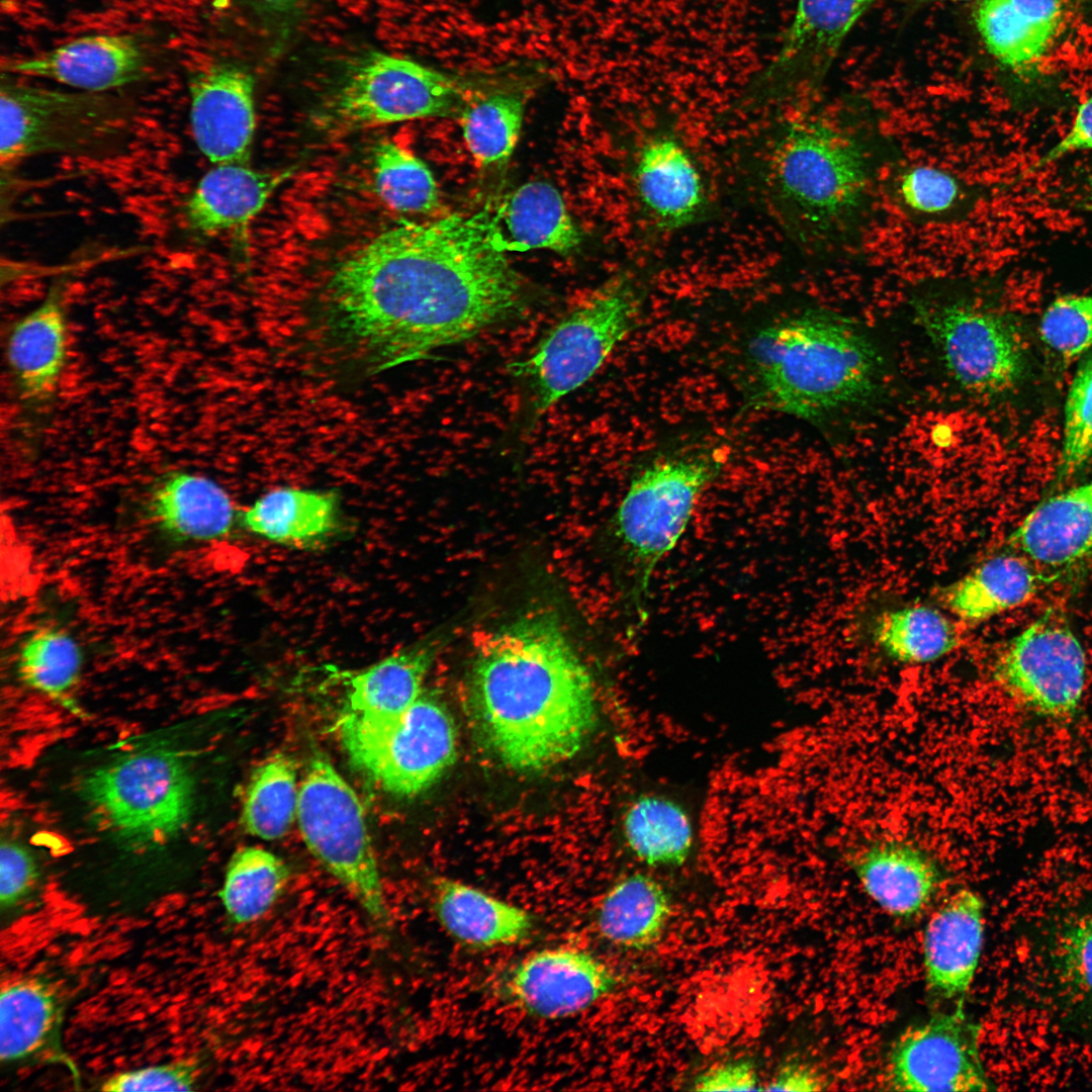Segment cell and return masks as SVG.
<instances>
[{
    "label": "cell",
    "instance_id": "obj_59",
    "mask_svg": "<svg viewBox=\"0 0 1092 1092\" xmlns=\"http://www.w3.org/2000/svg\"><path fill=\"white\" fill-rule=\"evenodd\" d=\"M169 1001H171V998L169 997V995H168V994L162 995V996H161V997L159 998V1003H160V1004H162V1005H163V1004H165V1003H167V1002H169Z\"/></svg>",
    "mask_w": 1092,
    "mask_h": 1092
},
{
    "label": "cell",
    "instance_id": "obj_20",
    "mask_svg": "<svg viewBox=\"0 0 1092 1092\" xmlns=\"http://www.w3.org/2000/svg\"><path fill=\"white\" fill-rule=\"evenodd\" d=\"M984 903L974 891L951 894L931 915L922 936L925 982L943 1000H962L980 962Z\"/></svg>",
    "mask_w": 1092,
    "mask_h": 1092
},
{
    "label": "cell",
    "instance_id": "obj_4",
    "mask_svg": "<svg viewBox=\"0 0 1092 1092\" xmlns=\"http://www.w3.org/2000/svg\"><path fill=\"white\" fill-rule=\"evenodd\" d=\"M882 353L855 320L807 307L760 329L744 359V404L821 423L882 396Z\"/></svg>",
    "mask_w": 1092,
    "mask_h": 1092
},
{
    "label": "cell",
    "instance_id": "obj_31",
    "mask_svg": "<svg viewBox=\"0 0 1092 1092\" xmlns=\"http://www.w3.org/2000/svg\"><path fill=\"white\" fill-rule=\"evenodd\" d=\"M63 1002L57 984L24 978L0 993V1060L10 1063L59 1048Z\"/></svg>",
    "mask_w": 1092,
    "mask_h": 1092
},
{
    "label": "cell",
    "instance_id": "obj_28",
    "mask_svg": "<svg viewBox=\"0 0 1092 1092\" xmlns=\"http://www.w3.org/2000/svg\"><path fill=\"white\" fill-rule=\"evenodd\" d=\"M291 171H256L242 164H221L197 183L185 206L189 230L210 235L247 225Z\"/></svg>",
    "mask_w": 1092,
    "mask_h": 1092
},
{
    "label": "cell",
    "instance_id": "obj_57",
    "mask_svg": "<svg viewBox=\"0 0 1092 1092\" xmlns=\"http://www.w3.org/2000/svg\"><path fill=\"white\" fill-rule=\"evenodd\" d=\"M161 1005H162V1004H160V1003H153V1004H151V1005L149 1006V1008H148V1011H149V1013H150V1014H154V1013H157V1012H158V1011L160 1010V1008H161Z\"/></svg>",
    "mask_w": 1092,
    "mask_h": 1092
},
{
    "label": "cell",
    "instance_id": "obj_10",
    "mask_svg": "<svg viewBox=\"0 0 1092 1092\" xmlns=\"http://www.w3.org/2000/svg\"><path fill=\"white\" fill-rule=\"evenodd\" d=\"M339 731L353 765L395 796L426 791L456 755L457 733L449 711L423 694L394 717L370 718L346 711Z\"/></svg>",
    "mask_w": 1092,
    "mask_h": 1092
},
{
    "label": "cell",
    "instance_id": "obj_11",
    "mask_svg": "<svg viewBox=\"0 0 1092 1092\" xmlns=\"http://www.w3.org/2000/svg\"><path fill=\"white\" fill-rule=\"evenodd\" d=\"M127 111L94 92L70 93L2 80L0 162L10 168L41 154H96L124 133Z\"/></svg>",
    "mask_w": 1092,
    "mask_h": 1092
},
{
    "label": "cell",
    "instance_id": "obj_19",
    "mask_svg": "<svg viewBox=\"0 0 1092 1092\" xmlns=\"http://www.w3.org/2000/svg\"><path fill=\"white\" fill-rule=\"evenodd\" d=\"M148 55L130 34L80 37L31 58L13 60L3 72L52 79L89 92L124 86L145 77Z\"/></svg>",
    "mask_w": 1092,
    "mask_h": 1092
},
{
    "label": "cell",
    "instance_id": "obj_12",
    "mask_svg": "<svg viewBox=\"0 0 1092 1092\" xmlns=\"http://www.w3.org/2000/svg\"><path fill=\"white\" fill-rule=\"evenodd\" d=\"M712 453L656 461L631 482L614 516V533L634 569L635 592L648 588L657 563L684 535L699 496L718 476Z\"/></svg>",
    "mask_w": 1092,
    "mask_h": 1092
},
{
    "label": "cell",
    "instance_id": "obj_35",
    "mask_svg": "<svg viewBox=\"0 0 1092 1092\" xmlns=\"http://www.w3.org/2000/svg\"><path fill=\"white\" fill-rule=\"evenodd\" d=\"M669 898L649 876L636 873L616 883L602 899L596 926L609 942L629 948L653 943L669 917Z\"/></svg>",
    "mask_w": 1092,
    "mask_h": 1092
},
{
    "label": "cell",
    "instance_id": "obj_46",
    "mask_svg": "<svg viewBox=\"0 0 1092 1092\" xmlns=\"http://www.w3.org/2000/svg\"><path fill=\"white\" fill-rule=\"evenodd\" d=\"M37 864L22 844L2 840L0 846V903L3 909L17 905L36 883Z\"/></svg>",
    "mask_w": 1092,
    "mask_h": 1092
},
{
    "label": "cell",
    "instance_id": "obj_53",
    "mask_svg": "<svg viewBox=\"0 0 1092 1092\" xmlns=\"http://www.w3.org/2000/svg\"><path fill=\"white\" fill-rule=\"evenodd\" d=\"M145 1017H146V1013H144V1012H142V1011H136V1012L132 1013V1014H131V1015H130V1016L128 1017V1019H129L130 1021H143V1020L145 1019Z\"/></svg>",
    "mask_w": 1092,
    "mask_h": 1092
},
{
    "label": "cell",
    "instance_id": "obj_27",
    "mask_svg": "<svg viewBox=\"0 0 1092 1092\" xmlns=\"http://www.w3.org/2000/svg\"><path fill=\"white\" fill-rule=\"evenodd\" d=\"M147 500V514L156 528L179 541L221 539L236 520L233 500L218 483L185 470L158 477Z\"/></svg>",
    "mask_w": 1092,
    "mask_h": 1092
},
{
    "label": "cell",
    "instance_id": "obj_32",
    "mask_svg": "<svg viewBox=\"0 0 1092 1092\" xmlns=\"http://www.w3.org/2000/svg\"><path fill=\"white\" fill-rule=\"evenodd\" d=\"M249 532L283 545L308 547L324 541L339 524V500L332 491L284 487L272 490L240 517Z\"/></svg>",
    "mask_w": 1092,
    "mask_h": 1092
},
{
    "label": "cell",
    "instance_id": "obj_5",
    "mask_svg": "<svg viewBox=\"0 0 1092 1092\" xmlns=\"http://www.w3.org/2000/svg\"><path fill=\"white\" fill-rule=\"evenodd\" d=\"M504 70L456 74L378 51L353 58L318 110L327 128L359 129L426 117H459Z\"/></svg>",
    "mask_w": 1092,
    "mask_h": 1092
},
{
    "label": "cell",
    "instance_id": "obj_21",
    "mask_svg": "<svg viewBox=\"0 0 1092 1092\" xmlns=\"http://www.w3.org/2000/svg\"><path fill=\"white\" fill-rule=\"evenodd\" d=\"M483 213L490 243L505 254L549 250L568 255L583 241L560 192L545 181L521 185Z\"/></svg>",
    "mask_w": 1092,
    "mask_h": 1092
},
{
    "label": "cell",
    "instance_id": "obj_29",
    "mask_svg": "<svg viewBox=\"0 0 1092 1092\" xmlns=\"http://www.w3.org/2000/svg\"><path fill=\"white\" fill-rule=\"evenodd\" d=\"M1063 20L1062 0H981L974 22L988 52L1018 71L1039 60Z\"/></svg>",
    "mask_w": 1092,
    "mask_h": 1092
},
{
    "label": "cell",
    "instance_id": "obj_13",
    "mask_svg": "<svg viewBox=\"0 0 1092 1092\" xmlns=\"http://www.w3.org/2000/svg\"><path fill=\"white\" fill-rule=\"evenodd\" d=\"M1086 666L1078 637L1064 618L1049 612L1005 646L994 674L1024 708L1044 718L1067 720L1082 702Z\"/></svg>",
    "mask_w": 1092,
    "mask_h": 1092
},
{
    "label": "cell",
    "instance_id": "obj_9",
    "mask_svg": "<svg viewBox=\"0 0 1092 1092\" xmlns=\"http://www.w3.org/2000/svg\"><path fill=\"white\" fill-rule=\"evenodd\" d=\"M296 818L311 854L358 901L372 926L390 933L392 917L365 822L351 786L322 753L309 760Z\"/></svg>",
    "mask_w": 1092,
    "mask_h": 1092
},
{
    "label": "cell",
    "instance_id": "obj_2",
    "mask_svg": "<svg viewBox=\"0 0 1092 1092\" xmlns=\"http://www.w3.org/2000/svg\"><path fill=\"white\" fill-rule=\"evenodd\" d=\"M465 689L479 740L519 770L571 757L596 725L594 680L550 612L524 615L482 639Z\"/></svg>",
    "mask_w": 1092,
    "mask_h": 1092
},
{
    "label": "cell",
    "instance_id": "obj_3",
    "mask_svg": "<svg viewBox=\"0 0 1092 1092\" xmlns=\"http://www.w3.org/2000/svg\"><path fill=\"white\" fill-rule=\"evenodd\" d=\"M904 156L869 106L842 103L785 117L768 143V200L790 238L817 257H840L866 242L888 167Z\"/></svg>",
    "mask_w": 1092,
    "mask_h": 1092
},
{
    "label": "cell",
    "instance_id": "obj_16",
    "mask_svg": "<svg viewBox=\"0 0 1092 1092\" xmlns=\"http://www.w3.org/2000/svg\"><path fill=\"white\" fill-rule=\"evenodd\" d=\"M614 972L590 952L569 946L534 951L505 969L494 983L506 1003L539 1019L581 1013L611 993Z\"/></svg>",
    "mask_w": 1092,
    "mask_h": 1092
},
{
    "label": "cell",
    "instance_id": "obj_52",
    "mask_svg": "<svg viewBox=\"0 0 1092 1092\" xmlns=\"http://www.w3.org/2000/svg\"><path fill=\"white\" fill-rule=\"evenodd\" d=\"M961 1H969V0H910V1H909V6H908V8H909V9H910L911 11H915V10H917V9H920V8H923V7H925V6H928V5H931V4H935V3H941V2H961Z\"/></svg>",
    "mask_w": 1092,
    "mask_h": 1092
},
{
    "label": "cell",
    "instance_id": "obj_17",
    "mask_svg": "<svg viewBox=\"0 0 1092 1092\" xmlns=\"http://www.w3.org/2000/svg\"><path fill=\"white\" fill-rule=\"evenodd\" d=\"M630 178L639 218L655 235L688 230L709 209L703 168L688 144L669 130H656L640 142Z\"/></svg>",
    "mask_w": 1092,
    "mask_h": 1092
},
{
    "label": "cell",
    "instance_id": "obj_51",
    "mask_svg": "<svg viewBox=\"0 0 1092 1092\" xmlns=\"http://www.w3.org/2000/svg\"><path fill=\"white\" fill-rule=\"evenodd\" d=\"M932 440L939 447H946L952 441L951 429L943 424L936 425L931 433Z\"/></svg>",
    "mask_w": 1092,
    "mask_h": 1092
},
{
    "label": "cell",
    "instance_id": "obj_47",
    "mask_svg": "<svg viewBox=\"0 0 1092 1092\" xmlns=\"http://www.w3.org/2000/svg\"><path fill=\"white\" fill-rule=\"evenodd\" d=\"M1092 151V93L1078 106L1066 133L1038 160L1042 167L1069 155Z\"/></svg>",
    "mask_w": 1092,
    "mask_h": 1092
},
{
    "label": "cell",
    "instance_id": "obj_18",
    "mask_svg": "<svg viewBox=\"0 0 1092 1092\" xmlns=\"http://www.w3.org/2000/svg\"><path fill=\"white\" fill-rule=\"evenodd\" d=\"M190 124L200 152L213 164L246 165L256 128L255 80L242 66L213 64L189 81Z\"/></svg>",
    "mask_w": 1092,
    "mask_h": 1092
},
{
    "label": "cell",
    "instance_id": "obj_6",
    "mask_svg": "<svg viewBox=\"0 0 1092 1092\" xmlns=\"http://www.w3.org/2000/svg\"><path fill=\"white\" fill-rule=\"evenodd\" d=\"M645 296L640 278L616 276L566 313L528 357L508 365L527 388L531 421L595 375L633 330Z\"/></svg>",
    "mask_w": 1092,
    "mask_h": 1092
},
{
    "label": "cell",
    "instance_id": "obj_42",
    "mask_svg": "<svg viewBox=\"0 0 1092 1092\" xmlns=\"http://www.w3.org/2000/svg\"><path fill=\"white\" fill-rule=\"evenodd\" d=\"M1092 461V353L1080 365L1065 404L1059 480L1080 472Z\"/></svg>",
    "mask_w": 1092,
    "mask_h": 1092
},
{
    "label": "cell",
    "instance_id": "obj_25",
    "mask_svg": "<svg viewBox=\"0 0 1092 1092\" xmlns=\"http://www.w3.org/2000/svg\"><path fill=\"white\" fill-rule=\"evenodd\" d=\"M1022 557L1049 570H1066L1092 556V480L1050 496L1011 533Z\"/></svg>",
    "mask_w": 1092,
    "mask_h": 1092
},
{
    "label": "cell",
    "instance_id": "obj_33",
    "mask_svg": "<svg viewBox=\"0 0 1092 1092\" xmlns=\"http://www.w3.org/2000/svg\"><path fill=\"white\" fill-rule=\"evenodd\" d=\"M1040 576L1022 556L992 557L942 592L947 610L966 624H979L1016 608L1036 592Z\"/></svg>",
    "mask_w": 1092,
    "mask_h": 1092
},
{
    "label": "cell",
    "instance_id": "obj_41",
    "mask_svg": "<svg viewBox=\"0 0 1092 1092\" xmlns=\"http://www.w3.org/2000/svg\"><path fill=\"white\" fill-rule=\"evenodd\" d=\"M376 193L391 208L430 214L439 207V190L429 167L411 152L391 142L373 152Z\"/></svg>",
    "mask_w": 1092,
    "mask_h": 1092
},
{
    "label": "cell",
    "instance_id": "obj_60",
    "mask_svg": "<svg viewBox=\"0 0 1092 1092\" xmlns=\"http://www.w3.org/2000/svg\"><path fill=\"white\" fill-rule=\"evenodd\" d=\"M184 1039H185V1036L176 1034L175 1037L172 1039V1042L173 1043H182L184 1041Z\"/></svg>",
    "mask_w": 1092,
    "mask_h": 1092
},
{
    "label": "cell",
    "instance_id": "obj_24",
    "mask_svg": "<svg viewBox=\"0 0 1092 1092\" xmlns=\"http://www.w3.org/2000/svg\"><path fill=\"white\" fill-rule=\"evenodd\" d=\"M850 866L867 895L885 912L904 920L924 911L943 882L937 860L903 840L868 845L851 858Z\"/></svg>",
    "mask_w": 1092,
    "mask_h": 1092
},
{
    "label": "cell",
    "instance_id": "obj_14",
    "mask_svg": "<svg viewBox=\"0 0 1092 1092\" xmlns=\"http://www.w3.org/2000/svg\"><path fill=\"white\" fill-rule=\"evenodd\" d=\"M874 0H798L775 59L748 85L744 104L785 105L817 93L840 48Z\"/></svg>",
    "mask_w": 1092,
    "mask_h": 1092
},
{
    "label": "cell",
    "instance_id": "obj_26",
    "mask_svg": "<svg viewBox=\"0 0 1092 1092\" xmlns=\"http://www.w3.org/2000/svg\"><path fill=\"white\" fill-rule=\"evenodd\" d=\"M431 908L447 934L477 949L524 942L536 928L527 909L448 878L435 881Z\"/></svg>",
    "mask_w": 1092,
    "mask_h": 1092
},
{
    "label": "cell",
    "instance_id": "obj_22",
    "mask_svg": "<svg viewBox=\"0 0 1092 1092\" xmlns=\"http://www.w3.org/2000/svg\"><path fill=\"white\" fill-rule=\"evenodd\" d=\"M881 191L898 215L920 228L963 224L982 197L981 188L961 173L905 156L888 167Z\"/></svg>",
    "mask_w": 1092,
    "mask_h": 1092
},
{
    "label": "cell",
    "instance_id": "obj_1",
    "mask_svg": "<svg viewBox=\"0 0 1092 1092\" xmlns=\"http://www.w3.org/2000/svg\"><path fill=\"white\" fill-rule=\"evenodd\" d=\"M328 297L373 372L430 358L526 307L525 284L490 243L482 210L381 233L340 264Z\"/></svg>",
    "mask_w": 1092,
    "mask_h": 1092
},
{
    "label": "cell",
    "instance_id": "obj_37",
    "mask_svg": "<svg viewBox=\"0 0 1092 1092\" xmlns=\"http://www.w3.org/2000/svg\"><path fill=\"white\" fill-rule=\"evenodd\" d=\"M290 878L285 861L259 846H245L231 857L218 893L228 918L246 925L264 917Z\"/></svg>",
    "mask_w": 1092,
    "mask_h": 1092
},
{
    "label": "cell",
    "instance_id": "obj_58",
    "mask_svg": "<svg viewBox=\"0 0 1092 1092\" xmlns=\"http://www.w3.org/2000/svg\"><path fill=\"white\" fill-rule=\"evenodd\" d=\"M167 907L168 906H158L155 911V916L158 917L164 915L167 912Z\"/></svg>",
    "mask_w": 1092,
    "mask_h": 1092
},
{
    "label": "cell",
    "instance_id": "obj_8",
    "mask_svg": "<svg viewBox=\"0 0 1092 1092\" xmlns=\"http://www.w3.org/2000/svg\"><path fill=\"white\" fill-rule=\"evenodd\" d=\"M194 779L180 752L151 747L89 771L80 793L114 837L133 846L161 844L189 822Z\"/></svg>",
    "mask_w": 1092,
    "mask_h": 1092
},
{
    "label": "cell",
    "instance_id": "obj_39",
    "mask_svg": "<svg viewBox=\"0 0 1092 1092\" xmlns=\"http://www.w3.org/2000/svg\"><path fill=\"white\" fill-rule=\"evenodd\" d=\"M298 794L293 761L275 754L259 764L250 778L241 813L249 834L266 840L284 836L296 818Z\"/></svg>",
    "mask_w": 1092,
    "mask_h": 1092
},
{
    "label": "cell",
    "instance_id": "obj_44",
    "mask_svg": "<svg viewBox=\"0 0 1092 1092\" xmlns=\"http://www.w3.org/2000/svg\"><path fill=\"white\" fill-rule=\"evenodd\" d=\"M1055 963L1068 989L1092 1002V914L1063 926L1056 942Z\"/></svg>",
    "mask_w": 1092,
    "mask_h": 1092
},
{
    "label": "cell",
    "instance_id": "obj_54",
    "mask_svg": "<svg viewBox=\"0 0 1092 1092\" xmlns=\"http://www.w3.org/2000/svg\"><path fill=\"white\" fill-rule=\"evenodd\" d=\"M187 997H188V995L186 994V991H184V992L174 996L173 998H171V1002L172 1003H181V1002L186 1001Z\"/></svg>",
    "mask_w": 1092,
    "mask_h": 1092
},
{
    "label": "cell",
    "instance_id": "obj_40",
    "mask_svg": "<svg viewBox=\"0 0 1092 1092\" xmlns=\"http://www.w3.org/2000/svg\"><path fill=\"white\" fill-rule=\"evenodd\" d=\"M83 653L65 630L39 627L22 643L17 672L29 688L55 699L64 698L79 680Z\"/></svg>",
    "mask_w": 1092,
    "mask_h": 1092
},
{
    "label": "cell",
    "instance_id": "obj_43",
    "mask_svg": "<svg viewBox=\"0 0 1092 1092\" xmlns=\"http://www.w3.org/2000/svg\"><path fill=\"white\" fill-rule=\"evenodd\" d=\"M1043 343L1063 358H1075L1092 347V294L1054 300L1039 325Z\"/></svg>",
    "mask_w": 1092,
    "mask_h": 1092
},
{
    "label": "cell",
    "instance_id": "obj_38",
    "mask_svg": "<svg viewBox=\"0 0 1092 1092\" xmlns=\"http://www.w3.org/2000/svg\"><path fill=\"white\" fill-rule=\"evenodd\" d=\"M525 113V95L515 86H498L475 97L460 116L468 151L483 167L512 156Z\"/></svg>",
    "mask_w": 1092,
    "mask_h": 1092
},
{
    "label": "cell",
    "instance_id": "obj_34",
    "mask_svg": "<svg viewBox=\"0 0 1092 1092\" xmlns=\"http://www.w3.org/2000/svg\"><path fill=\"white\" fill-rule=\"evenodd\" d=\"M622 833L631 853L651 867L682 864L695 843L694 823L688 810L677 801L654 793L639 795L628 805Z\"/></svg>",
    "mask_w": 1092,
    "mask_h": 1092
},
{
    "label": "cell",
    "instance_id": "obj_45",
    "mask_svg": "<svg viewBox=\"0 0 1092 1092\" xmlns=\"http://www.w3.org/2000/svg\"><path fill=\"white\" fill-rule=\"evenodd\" d=\"M201 1070L190 1057L172 1064L117 1074L101 1086L103 1091H191Z\"/></svg>",
    "mask_w": 1092,
    "mask_h": 1092
},
{
    "label": "cell",
    "instance_id": "obj_56",
    "mask_svg": "<svg viewBox=\"0 0 1092 1092\" xmlns=\"http://www.w3.org/2000/svg\"><path fill=\"white\" fill-rule=\"evenodd\" d=\"M180 1030H181V1027H180V1025H179V1024L177 1023V1021H174V1022H173V1023H172V1024H171V1025L169 1026V1032H170L171 1034H174V1035H176V1034H178V1032H179Z\"/></svg>",
    "mask_w": 1092,
    "mask_h": 1092
},
{
    "label": "cell",
    "instance_id": "obj_48",
    "mask_svg": "<svg viewBox=\"0 0 1092 1092\" xmlns=\"http://www.w3.org/2000/svg\"><path fill=\"white\" fill-rule=\"evenodd\" d=\"M755 1068L750 1061L737 1060L721 1064L698 1077L693 1090L752 1091L758 1090Z\"/></svg>",
    "mask_w": 1092,
    "mask_h": 1092
},
{
    "label": "cell",
    "instance_id": "obj_36",
    "mask_svg": "<svg viewBox=\"0 0 1092 1092\" xmlns=\"http://www.w3.org/2000/svg\"><path fill=\"white\" fill-rule=\"evenodd\" d=\"M872 631L883 653L904 664L936 661L961 643L954 622L941 611L922 605L882 613Z\"/></svg>",
    "mask_w": 1092,
    "mask_h": 1092
},
{
    "label": "cell",
    "instance_id": "obj_7",
    "mask_svg": "<svg viewBox=\"0 0 1092 1092\" xmlns=\"http://www.w3.org/2000/svg\"><path fill=\"white\" fill-rule=\"evenodd\" d=\"M918 324L963 389L980 395L1015 386L1025 368L1016 328L967 289L963 280L936 278L919 283L907 299Z\"/></svg>",
    "mask_w": 1092,
    "mask_h": 1092
},
{
    "label": "cell",
    "instance_id": "obj_50",
    "mask_svg": "<svg viewBox=\"0 0 1092 1092\" xmlns=\"http://www.w3.org/2000/svg\"><path fill=\"white\" fill-rule=\"evenodd\" d=\"M260 12L271 16H289L298 11L307 0H249Z\"/></svg>",
    "mask_w": 1092,
    "mask_h": 1092
},
{
    "label": "cell",
    "instance_id": "obj_30",
    "mask_svg": "<svg viewBox=\"0 0 1092 1092\" xmlns=\"http://www.w3.org/2000/svg\"><path fill=\"white\" fill-rule=\"evenodd\" d=\"M440 647L437 636L422 639L357 672L350 678L347 711L370 718L406 711L422 696Z\"/></svg>",
    "mask_w": 1092,
    "mask_h": 1092
},
{
    "label": "cell",
    "instance_id": "obj_49",
    "mask_svg": "<svg viewBox=\"0 0 1092 1092\" xmlns=\"http://www.w3.org/2000/svg\"><path fill=\"white\" fill-rule=\"evenodd\" d=\"M827 1085V1079L816 1068L794 1062L785 1065L765 1090L807 1092L824 1090Z\"/></svg>",
    "mask_w": 1092,
    "mask_h": 1092
},
{
    "label": "cell",
    "instance_id": "obj_55",
    "mask_svg": "<svg viewBox=\"0 0 1092 1092\" xmlns=\"http://www.w3.org/2000/svg\"><path fill=\"white\" fill-rule=\"evenodd\" d=\"M1086 206H1087V208L1089 210L1092 211V180L1090 182L1089 189H1088V194H1087V197H1086Z\"/></svg>",
    "mask_w": 1092,
    "mask_h": 1092
},
{
    "label": "cell",
    "instance_id": "obj_15",
    "mask_svg": "<svg viewBox=\"0 0 1092 1092\" xmlns=\"http://www.w3.org/2000/svg\"><path fill=\"white\" fill-rule=\"evenodd\" d=\"M980 1029L961 1003L908 1028L890 1050L885 1084L917 1092L991 1089L980 1056Z\"/></svg>",
    "mask_w": 1092,
    "mask_h": 1092
},
{
    "label": "cell",
    "instance_id": "obj_23",
    "mask_svg": "<svg viewBox=\"0 0 1092 1092\" xmlns=\"http://www.w3.org/2000/svg\"><path fill=\"white\" fill-rule=\"evenodd\" d=\"M66 287V279L54 282L41 303L8 333L7 363L25 401L49 400L61 381L68 350Z\"/></svg>",
    "mask_w": 1092,
    "mask_h": 1092
}]
</instances>
